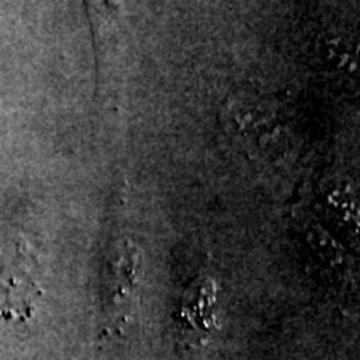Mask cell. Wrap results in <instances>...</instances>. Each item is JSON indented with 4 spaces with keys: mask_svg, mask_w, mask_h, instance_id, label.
Segmentation results:
<instances>
[{
    "mask_svg": "<svg viewBox=\"0 0 360 360\" xmlns=\"http://www.w3.org/2000/svg\"><path fill=\"white\" fill-rule=\"evenodd\" d=\"M141 254L137 247L124 242L119 249L114 269V281L110 287L109 300V327L103 334H120L132 317L139 300V274H141Z\"/></svg>",
    "mask_w": 360,
    "mask_h": 360,
    "instance_id": "cell-1",
    "label": "cell"
},
{
    "mask_svg": "<svg viewBox=\"0 0 360 360\" xmlns=\"http://www.w3.org/2000/svg\"><path fill=\"white\" fill-rule=\"evenodd\" d=\"M215 319V290L210 282H204L188 294L182 307L184 334L193 330V339L204 340L214 326Z\"/></svg>",
    "mask_w": 360,
    "mask_h": 360,
    "instance_id": "cell-2",
    "label": "cell"
},
{
    "mask_svg": "<svg viewBox=\"0 0 360 360\" xmlns=\"http://www.w3.org/2000/svg\"><path fill=\"white\" fill-rule=\"evenodd\" d=\"M85 4L96 32H101L107 24L114 22L120 11V0H85Z\"/></svg>",
    "mask_w": 360,
    "mask_h": 360,
    "instance_id": "cell-3",
    "label": "cell"
}]
</instances>
